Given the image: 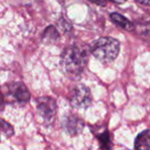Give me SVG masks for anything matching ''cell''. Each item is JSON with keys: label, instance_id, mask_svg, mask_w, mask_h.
Wrapping results in <instances>:
<instances>
[{"label": "cell", "instance_id": "ba28073f", "mask_svg": "<svg viewBox=\"0 0 150 150\" xmlns=\"http://www.w3.org/2000/svg\"><path fill=\"white\" fill-rule=\"evenodd\" d=\"M67 129L71 134H77L83 128V122L80 119H77L75 117H69L67 120Z\"/></svg>", "mask_w": 150, "mask_h": 150}, {"label": "cell", "instance_id": "3957f363", "mask_svg": "<svg viewBox=\"0 0 150 150\" xmlns=\"http://www.w3.org/2000/svg\"><path fill=\"white\" fill-rule=\"evenodd\" d=\"M92 102V96L89 88L79 85L74 89L71 96V103L76 108H86Z\"/></svg>", "mask_w": 150, "mask_h": 150}, {"label": "cell", "instance_id": "7a4b0ae2", "mask_svg": "<svg viewBox=\"0 0 150 150\" xmlns=\"http://www.w3.org/2000/svg\"><path fill=\"white\" fill-rule=\"evenodd\" d=\"M91 53L103 63L111 62L117 57L120 42L111 37H103L95 41L90 47Z\"/></svg>", "mask_w": 150, "mask_h": 150}, {"label": "cell", "instance_id": "9c48e42d", "mask_svg": "<svg viewBox=\"0 0 150 150\" xmlns=\"http://www.w3.org/2000/svg\"><path fill=\"white\" fill-rule=\"evenodd\" d=\"M99 143H100V148L103 150H110L111 147V138L110 135L107 131H104L101 134L97 135Z\"/></svg>", "mask_w": 150, "mask_h": 150}, {"label": "cell", "instance_id": "52a82bcc", "mask_svg": "<svg viewBox=\"0 0 150 150\" xmlns=\"http://www.w3.org/2000/svg\"><path fill=\"white\" fill-rule=\"evenodd\" d=\"M110 20L115 23V25H117L122 29L126 31H133L135 29V26L133 23H131L129 20H127L125 16H122L120 13H111L110 14Z\"/></svg>", "mask_w": 150, "mask_h": 150}, {"label": "cell", "instance_id": "5b68a950", "mask_svg": "<svg viewBox=\"0 0 150 150\" xmlns=\"http://www.w3.org/2000/svg\"><path fill=\"white\" fill-rule=\"evenodd\" d=\"M7 93L14 101L18 103H26L30 100L31 94L28 88L21 82H16L8 86Z\"/></svg>", "mask_w": 150, "mask_h": 150}, {"label": "cell", "instance_id": "6da1fadb", "mask_svg": "<svg viewBox=\"0 0 150 150\" xmlns=\"http://www.w3.org/2000/svg\"><path fill=\"white\" fill-rule=\"evenodd\" d=\"M87 61V51L79 46L65 48L61 55V65L63 71L71 77H78L81 75L85 69Z\"/></svg>", "mask_w": 150, "mask_h": 150}, {"label": "cell", "instance_id": "4fadbf2b", "mask_svg": "<svg viewBox=\"0 0 150 150\" xmlns=\"http://www.w3.org/2000/svg\"><path fill=\"white\" fill-rule=\"evenodd\" d=\"M112 2H115V3H124L126 0H111Z\"/></svg>", "mask_w": 150, "mask_h": 150}, {"label": "cell", "instance_id": "30bf717a", "mask_svg": "<svg viewBox=\"0 0 150 150\" xmlns=\"http://www.w3.org/2000/svg\"><path fill=\"white\" fill-rule=\"evenodd\" d=\"M0 132L5 135V136L9 137L13 134V129H12V127L10 126L8 122H6L5 120H0Z\"/></svg>", "mask_w": 150, "mask_h": 150}, {"label": "cell", "instance_id": "277c9868", "mask_svg": "<svg viewBox=\"0 0 150 150\" xmlns=\"http://www.w3.org/2000/svg\"><path fill=\"white\" fill-rule=\"evenodd\" d=\"M37 108L42 119L47 122L53 120L56 113V103L51 97H41L37 100Z\"/></svg>", "mask_w": 150, "mask_h": 150}, {"label": "cell", "instance_id": "5bb4252c", "mask_svg": "<svg viewBox=\"0 0 150 150\" xmlns=\"http://www.w3.org/2000/svg\"><path fill=\"white\" fill-rule=\"evenodd\" d=\"M99 150H103V149H101V148H100V149H99Z\"/></svg>", "mask_w": 150, "mask_h": 150}, {"label": "cell", "instance_id": "8992f818", "mask_svg": "<svg viewBox=\"0 0 150 150\" xmlns=\"http://www.w3.org/2000/svg\"><path fill=\"white\" fill-rule=\"evenodd\" d=\"M135 150H150V130L143 131L135 140Z\"/></svg>", "mask_w": 150, "mask_h": 150}, {"label": "cell", "instance_id": "7c38bea8", "mask_svg": "<svg viewBox=\"0 0 150 150\" xmlns=\"http://www.w3.org/2000/svg\"><path fill=\"white\" fill-rule=\"evenodd\" d=\"M3 105H4V98L2 96V94L0 93V110L3 108Z\"/></svg>", "mask_w": 150, "mask_h": 150}, {"label": "cell", "instance_id": "8fae6325", "mask_svg": "<svg viewBox=\"0 0 150 150\" xmlns=\"http://www.w3.org/2000/svg\"><path fill=\"white\" fill-rule=\"evenodd\" d=\"M136 1H138L139 3L143 4V5L150 6V0H136Z\"/></svg>", "mask_w": 150, "mask_h": 150}]
</instances>
